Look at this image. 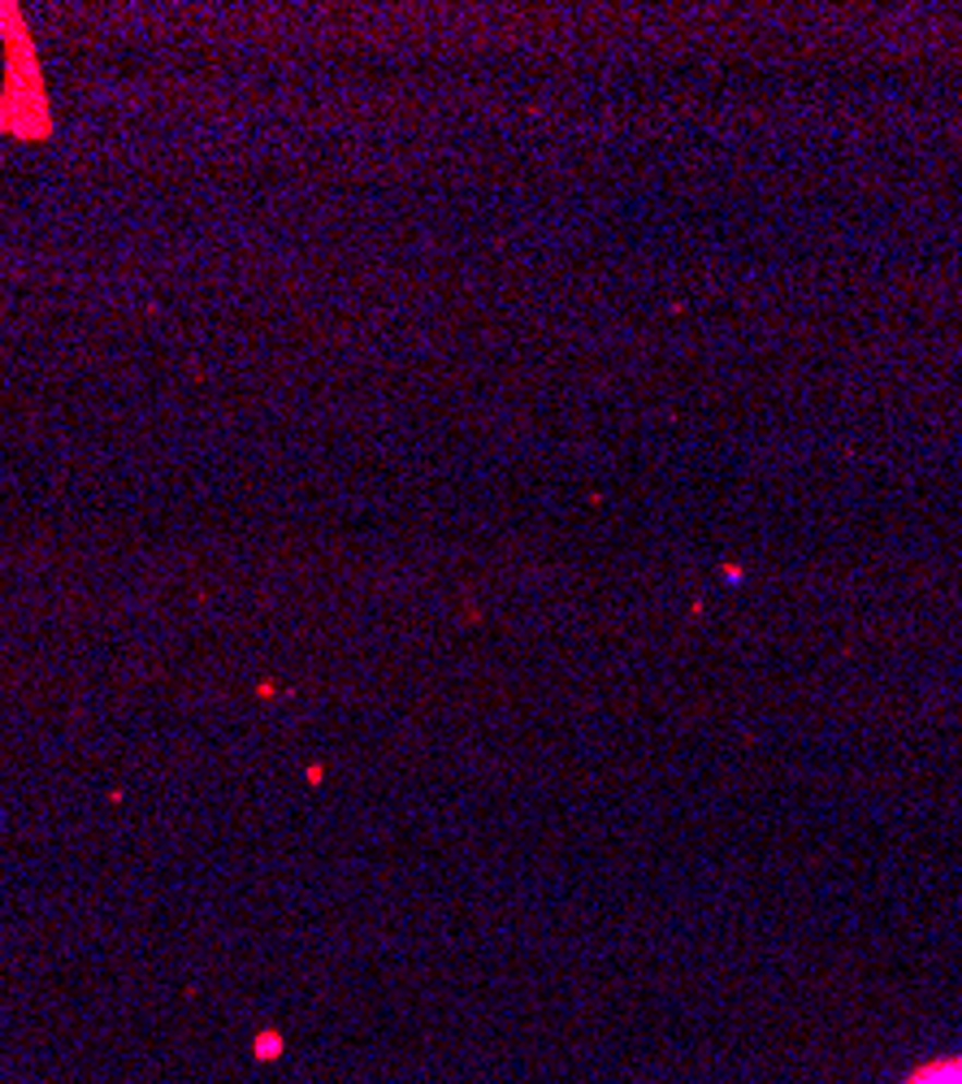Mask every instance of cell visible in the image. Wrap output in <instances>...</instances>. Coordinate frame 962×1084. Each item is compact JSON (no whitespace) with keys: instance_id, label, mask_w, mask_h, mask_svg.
Segmentation results:
<instances>
[{"instance_id":"cell-1","label":"cell","mask_w":962,"mask_h":1084,"mask_svg":"<svg viewBox=\"0 0 962 1084\" xmlns=\"http://www.w3.org/2000/svg\"><path fill=\"white\" fill-rule=\"evenodd\" d=\"M0 26L9 39V61H4V92H0V131L22 135V139H44L48 135V100L39 87V65L35 52L22 35L17 9H0Z\"/></svg>"},{"instance_id":"cell-2","label":"cell","mask_w":962,"mask_h":1084,"mask_svg":"<svg viewBox=\"0 0 962 1084\" xmlns=\"http://www.w3.org/2000/svg\"><path fill=\"white\" fill-rule=\"evenodd\" d=\"M906 1084H962V1059H946V1063H928L920 1068Z\"/></svg>"}]
</instances>
